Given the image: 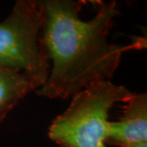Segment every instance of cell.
<instances>
[{
  "mask_svg": "<svg viewBox=\"0 0 147 147\" xmlns=\"http://www.w3.org/2000/svg\"><path fill=\"white\" fill-rule=\"evenodd\" d=\"M96 16L83 21L79 12L84 0H42L41 39L52 62L47 81L37 94L50 99H67L90 84L109 80L120 63L122 54L134 46L109 42L115 1L94 2Z\"/></svg>",
  "mask_w": 147,
  "mask_h": 147,
  "instance_id": "6da1fadb",
  "label": "cell"
},
{
  "mask_svg": "<svg viewBox=\"0 0 147 147\" xmlns=\"http://www.w3.org/2000/svg\"><path fill=\"white\" fill-rule=\"evenodd\" d=\"M133 94L110 80L97 81L73 96L69 107L53 121L51 140L61 147H105L109 135V111Z\"/></svg>",
  "mask_w": 147,
  "mask_h": 147,
  "instance_id": "7a4b0ae2",
  "label": "cell"
},
{
  "mask_svg": "<svg viewBox=\"0 0 147 147\" xmlns=\"http://www.w3.org/2000/svg\"><path fill=\"white\" fill-rule=\"evenodd\" d=\"M38 1L18 0L0 23V69L21 74L38 90L47 81L50 61L41 39Z\"/></svg>",
  "mask_w": 147,
  "mask_h": 147,
  "instance_id": "3957f363",
  "label": "cell"
},
{
  "mask_svg": "<svg viewBox=\"0 0 147 147\" xmlns=\"http://www.w3.org/2000/svg\"><path fill=\"white\" fill-rule=\"evenodd\" d=\"M146 140L147 95L133 93L125 101L119 120L110 122L106 143L122 147Z\"/></svg>",
  "mask_w": 147,
  "mask_h": 147,
  "instance_id": "277c9868",
  "label": "cell"
},
{
  "mask_svg": "<svg viewBox=\"0 0 147 147\" xmlns=\"http://www.w3.org/2000/svg\"><path fill=\"white\" fill-rule=\"evenodd\" d=\"M32 90L33 86L25 77L0 69V123Z\"/></svg>",
  "mask_w": 147,
  "mask_h": 147,
  "instance_id": "5b68a950",
  "label": "cell"
},
{
  "mask_svg": "<svg viewBox=\"0 0 147 147\" xmlns=\"http://www.w3.org/2000/svg\"><path fill=\"white\" fill-rule=\"evenodd\" d=\"M122 147H147L146 142H137V143H131L127 144Z\"/></svg>",
  "mask_w": 147,
  "mask_h": 147,
  "instance_id": "8992f818",
  "label": "cell"
}]
</instances>
